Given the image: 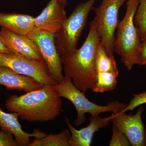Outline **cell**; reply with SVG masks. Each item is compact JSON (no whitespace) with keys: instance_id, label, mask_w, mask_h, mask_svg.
Returning <instances> with one entry per match:
<instances>
[{"instance_id":"cell-21","label":"cell","mask_w":146,"mask_h":146,"mask_svg":"<svg viewBox=\"0 0 146 146\" xmlns=\"http://www.w3.org/2000/svg\"><path fill=\"white\" fill-rule=\"evenodd\" d=\"M144 104H146V92L134 94L129 104H127L121 112H126L127 111H132L136 108Z\"/></svg>"},{"instance_id":"cell-10","label":"cell","mask_w":146,"mask_h":146,"mask_svg":"<svg viewBox=\"0 0 146 146\" xmlns=\"http://www.w3.org/2000/svg\"><path fill=\"white\" fill-rule=\"evenodd\" d=\"M65 5L60 0H50L39 16L35 18V27L55 34L67 18Z\"/></svg>"},{"instance_id":"cell-15","label":"cell","mask_w":146,"mask_h":146,"mask_svg":"<svg viewBox=\"0 0 146 146\" xmlns=\"http://www.w3.org/2000/svg\"><path fill=\"white\" fill-rule=\"evenodd\" d=\"M35 18L27 14L0 13V27L15 34L28 35L35 28Z\"/></svg>"},{"instance_id":"cell-14","label":"cell","mask_w":146,"mask_h":146,"mask_svg":"<svg viewBox=\"0 0 146 146\" xmlns=\"http://www.w3.org/2000/svg\"><path fill=\"white\" fill-rule=\"evenodd\" d=\"M0 85L7 90L26 92L38 90L44 84L31 77L16 72L10 68L0 66Z\"/></svg>"},{"instance_id":"cell-17","label":"cell","mask_w":146,"mask_h":146,"mask_svg":"<svg viewBox=\"0 0 146 146\" xmlns=\"http://www.w3.org/2000/svg\"><path fill=\"white\" fill-rule=\"evenodd\" d=\"M70 131L65 129L58 134H46L43 138H35L31 141L28 146H70Z\"/></svg>"},{"instance_id":"cell-7","label":"cell","mask_w":146,"mask_h":146,"mask_svg":"<svg viewBox=\"0 0 146 146\" xmlns=\"http://www.w3.org/2000/svg\"><path fill=\"white\" fill-rule=\"evenodd\" d=\"M37 46L40 54L47 66L50 75L58 84L63 81L62 58L58 52L55 34L35 27L27 35Z\"/></svg>"},{"instance_id":"cell-11","label":"cell","mask_w":146,"mask_h":146,"mask_svg":"<svg viewBox=\"0 0 146 146\" xmlns=\"http://www.w3.org/2000/svg\"><path fill=\"white\" fill-rule=\"evenodd\" d=\"M0 36L6 46L12 53L44 62L37 46L27 35H19L2 28Z\"/></svg>"},{"instance_id":"cell-6","label":"cell","mask_w":146,"mask_h":146,"mask_svg":"<svg viewBox=\"0 0 146 146\" xmlns=\"http://www.w3.org/2000/svg\"><path fill=\"white\" fill-rule=\"evenodd\" d=\"M127 0H103L98 7H94V20L100 42L109 55L114 56L115 32L119 21L120 9Z\"/></svg>"},{"instance_id":"cell-1","label":"cell","mask_w":146,"mask_h":146,"mask_svg":"<svg viewBox=\"0 0 146 146\" xmlns=\"http://www.w3.org/2000/svg\"><path fill=\"white\" fill-rule=\"evenodd\" d=\"M62 105L60 98L49 85L24 95H11L5 103L9 111L18 113L21 119L30 122L55 119L61 113Z\"/></svg>"},{"instance_id":"cell-16","label":"cell","mask_w":146,"mask_h":146,"mask_svg":"<svg viewBox=\"0 0 146 146\" xmlns=\"http://www.w3.org/2000/svg\"><path fill=\"white\" fill-rule=\"evenodd\" d=\"M96 72H107L119 74L114 56L109 55L99 42L97 47L95 59Z\"/></svg>"},{"instance_id":"cell-9","label":"cell","mask_w":146,"mask_h":146,"mask_svg":"<svg viewBox=\"0 0 146 146\" xmlns=\"http://www.w3.org/2000/svg\"><path fill=\"white\" fill-rule=\"evenodd\" d=\"M143 110L141 107L134 115L121 112L111 114V122L124 133L131 146H146V131L142 119Z\"/></svg>"},{"instance_id":"cell-24","label":"cell","mask_w":146,"mask_h":146,"mask_svg":"<svg viewBox=\"0 0 146 146\" xmlns=\"http://www.w3.org/2000/svg\"><path fill=\"white\" fill-rule=\"evenodd\" d=\"M0 53H12L6 46L0 36Z\"/></svg>"},{"instance_id":"cell-23","label":"cell","mask_w":146,"mask_h":146,"mask_svg":"<svg viewBox=\"0 0 146 146\" xmlns=\"http://www.w3.org/2000/svg\"><path fill=\"white\" fill-rule=\"evenodd\" d=\"M143 40L138 58V65H146V36Z\"/></svg>"},{"instance_id":"cell-4","label":"cell","mask_w":146,"mask_h":146,"mask_svg":"<svg viewBox=\"0 0 146 146\" xmlns=\"http://www.w3.org/2000/svg\"><path fill=\"white\" fill-rule=\"evenodd\" d=\"M96 1L88 0L78 4L55 34L56 46L61 58L72 54L77 49L79 39Z\"/></svg>"},{"instance_id":"cell-13","label":"cell","mask_w":146,"mask_h":146,"mask_svg":"<svg viewBox=\"0 0 146 146\" xmlns=\"http://www.w3.org/2000/svg\"><path fill=\"white\" fill-rule=\"evenodd\" d=\"M19 117L18 113L4 112L0 106V127L11 132L18 146H28L31 141V138H42L46 135V133L38 129H34L32 133L24 131L18 121Z\"/></svg>"},{"instance_id":"cell-5","label":"cell","mask_w":146,"mask_h":146,"mask_svg":"<svg viewBox=\"0 0 146 146\" xmlns=\"http://www.w3.org/2000/svg\"><path fill=\"white\" fill-rule=\"evenodd\" d=\"M53 87L58 97L69 100L75 107L77 117L74 124L76 126L82 125L85 122L86 113L92 116H99L102 113L108 112L117 113L121 112L127 105L118 101L110 102L105 106L96 104L89 101L85 93L74 86L70 78L65 76L61 83Z\"/></svg>"},{"instance_id":"cell-19","label":"cell","mask_w":146,"mask_h":146,"mask_svg":"<svg viewBox=\"0 0 146 146\" xmlns=\"http://www.w3.org/2000/svg\"><path fill=\"white\" fill-rule=\"evenodd\" d=\"M138 5L134 17V23L141 39L146 36V0H138Z\"/></svg>"},{"instance_id":"cell-3","label":"cell","mask_w":146,"mask_h":146,"mask_svg":"<svg viewBox=\"0 0 146 146\" xmlns=\"http://www.w3.org/2000/svg\"><path fill=\"white\" fill-rule=\"evenodd\" d=\"M138 0H127L125 15L119 22L115 35L114 52L128 71L138 65L141 47V38L134 23V17Z\"/></svg>"},{"instance_id":"cell-12","label":"cell","mask_w":146,"mask_h":146,"mask_svg":"<svg viewBox=\"0 0 146 146\" xmlns=\"http://www.w3.org/2000/svg\"><path fill=\"white\" fill-rule=\"evenodd\" d=\"M65 119L71 133L69 145L90 146L92 144L95 133L101 129L108 125L111 122L112 117L111 116L102 118L99 116L91 115L89 125L79 130L76 129L73 126L67 117H65Z\"/></svg>"},{"instance_id":"cell-18","label":"cell","mask_w":146,"mask_h":146,"mask_svg":"<svg viewBox=\"0 0 146 146\" xmlns=\"http://www.w3.org/2000/svg\"><path fill=\"white\" fill-rule=\"evenodd\" d=\"M119 74L107 72H96V84L93 91L96 93H104L114 90L117 83Z\"/></svg>"},{"instance_id":"cell-22","label":"cell","mask_w":146,"mask_h":146,"mask_svg":"<svg viewBox=\"0 0 146 146\" xmlns=\"http://www.w3.org/2000/svg\"><path fill=\"white\" fill-rule=\"evenodd\" d=\"M13 135L8 131L1 129L0 131V146H18L17 141Z\"/></svg>"},{"instance_id":"cell-8","label":"cell","mask_w":146,"mask_h":146,"mask_svg":"<svg viewBox=\"0 0 146 146\" xmlns=\"http://www.w3.org/2000/svg\"><path fill=\"white\" fill-rule=\"evenodd\" d=\"M0 66L31 77L44 85L58 84L50 74L44 62L20 56L13 53H0Z\"/></svg>"},{"instance_id":"cell-25","label":"cell","mask_w":146,"mask_h":146,"mask_svg":"<svg viewBox=\"0 0 146 146\" xmlns=\"http://www.w3.org/2000/svg\"><path fill=\"white\" fill-rule=\"evenodd\" d=\"M60 1H61L63 3H64L65 5L66 4V3H67V0H60Z\"/></svg>"},{"instance_id":"cell-20","label":"cell","mask_w":146,"mask_h":146,"mask_svg":"<svg viewBox=\"0 0 146 146\" xmlns=\"http://www.w3.org/2000/svg\"><path fill=\"white\" fill-rule=\"evenodd\" d=\"M112 136L110 142V146H131L124 133L114 124L112 126Z\"/></svg>"},{"instance_id":"cell-2","label":"cell","mask_w":146,"mask_h":146,"mask_svg":"<svg viewBox=\"0 0 146 146\" xmlns=\"http://www.w3.org/2000/svg\"><path fill=\"white\" fill-rule=\"evenodd\" d=\"M100 42L93 20L82 46L72 54L62 58L65 76L70 78L74 86L84 93L89 89L93 90L95 86V56Z\"/></svg>"}]
</instances>
